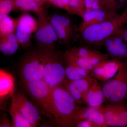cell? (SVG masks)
<instances>
[{
    "mask_svg": "<svg viewBox=\"0 0 127 127\" xmlns=\"http://www.w3.org/2000/svg\"><path fill=\"white\" fill-rule=\"evenodd\" d=\"M11 99L32 127H36L39 125L41 119L40 113L25 94L22 92H15Z\"/></svg>",
    "mask_w": 127,
    "mask_h": 127,
    "instance_id": "cell-9",
    "label": "cell"
},
{
    "mask_svg": "<svg viewBox=\"0 0 127 127\" xmlns=\"http://www.w3.org/2000/svg\"><path fill=\"white\" fill-rule=\"evenodd\" d=\"M117 13L107 11L102 9L86 11L78 30L82 32L87 28L92 25L101 23L115 16Z\"/></svg>",
    "mask_w": 127,
    "mask_h": 127,
    "instance_id": "cell-13",
    "label": "cell"
},
{
    "mask_svg": "<svg viewBox=\"0 0 127 127\" xmlns=\"http://www.w3.org/2000/svg\"><path fill=\"white\" fill-rule=\"evenodd\" d=\"M10 113L13 127H32L31 124L23 116L14 101L12 99Z\"/></svg>",
    "mask_w": 127,
    "mask_h": 127,
    "instance_id": "cell-21",
    "label": "cell"
},
{
    "mask_svg": "<svg viewBox=\"0 0 127 127\" xmlns=\"http://www.w3.org/2000/svg\"><path fill=\"white\" fill-rule=\"evenodd\" d=\"M68 1L74 13L82 18L86 11L85 0H68Z\"/></svg>",
    "mask_w": 127,
    "mask_h": 127,
    "instance_id": "cell-24",
    "label": "cell"
},
{
    "mask_svg": "<svg viewBox=\"0 0 127 127\" xmlns=\"http://www.w3.org/2000/svg\"><path fill=\"white\" fill-rule=\"evenodd\" d=\"M15 7L22 10L32 11L38 13H42L40 4L34 0H13Z\"/></svg>",
    "mask_w": 127,
    "mask_h": 127,
    "instance_id": "cell-23",
    "label": "cell"
},
{
    "mask_svg": "<svg viewBox=\"0 0 127 127\" xmlns=\"http://www.w3.org/2000/svg\"><path fill=\"white\" fill-rule=\"evenodd\" d=\"M53 51L40 49L25 57L19 70L22 84L43 79L44 68Z\"/></svg>",
    "mask_w": 127,
    "mask_h": 127,
    "instance_id": "cell-3",
    "label": "cell"
},
{
    "mask_svg": "<svg viewBox=\"0 0 127 127\" xmlns=\"http://www.w3.org/2000/svg\"><path fill=\"white\" fill-rule=\"evenodd\" d=\"M37 28L35 32L36 40L41 49L54 51V46L58 37L51 23L43 13L39 14Z\"/></svg>",
    "mask_w": 127,
    "mask_h": 127,
    "instance_id": "cell-7",
    "label": "cell"
},
{
    "mask_svg": "<svg viewBox=\"0 0 127 127\" xmlns=\"http://www.w3.org/2000/svg\"><path fill=\"white\" fill-rule=\"evenodd\" d=\"M116 34L120 35L127 43V26L126 25L123 26Z\"/></svg>",
    "mask_w": 127,
    "mask_h": 127,
    "instance_id": "cell-30",
    "label": "cell"
},
{
    "mask_svg": "<svg viewBox=\"0 0 127 127\" xmlns=\"http://www.w3.org/2000/svg\"><path fill=\"white\" fill-rule=\"evenodd\" d=\"M14 7L15 5L13 0H1L0 16L8 15Z\"/></svg>",
    "mask_w": 127,
    "mask_h": 127,
    "instance_id": "cell-25",
    "label": "cell"
},
{
    "mask_svg": "<svg viewBox=\"0 0 127 127\" xmlns=\"http://www.w3.org/2000/svg\"><path fill=\"white\" fill-rule=\"evenodd\" d=\"M17 20L15 21L8 15L0 16V36L14 32Z\"/></svg>",
    "mask_w": 127,
    "mask_h": 127,
    "instance_id": "cell-22",
    "label": "cell"
},
{
    "mask_svg": "<svg viewBox=\"0 0 127 127\" xmlns=\"http://www.w3.org/2000/svg\"><path fill=\"white\" fill-rule=\"evenodd\" d=\"M124 63H125V66H126V69H127V60H126V61L125 62H124Z\"/></svg>",
    "mask_w": 127,
    "mask_h": 127,
    "instance_id": "cell-33",
    "label": "cell"
},
{
    "mask_svg": "<svg viewBox=\"0 0 127 127\" xmlns=\"http://www.w3.org/2000/svg\"><path fill=\"white\" fill-rule=\"evenodd\" d=\"M0 127H12V123L9 120L7 116L4 114L1 118L0 122Z\"/></svg>",
    "mask_w": 127,
    "mask_h": 127,
    "instance_id": "cell-28",
    "label": "cell"
},
{
    "mask_svg": "<svg viewBox=\"0 0 127 127\" xmlns=\"http://www.w3.org/2000/svg\"></svg>",
    "mask_w": 127,
    "mask_h": 127,
    "instance_id": "cell-34",
    "label": "cell"
},
{
    "mask_svg": "<svg viewBox=\"0 0 127 127\" xmlns=\"http://www.w3.org/2000/svg\"><path fill=\"white\" fill-rule=\"evenodd\" d=\"M52 119L57 127H75V119L80 107L63 85L52 89Z\"/></svg>",
    "mask_w": 127,
    "mask_h": 127,
    "instance_id": "cell-1",
    "label": "cell"
},
{
    "mask_svg": "<svg viewBox=\"0 0 127 127\" xmlns=\"http://www.w3.org/2000/svg\"><path fill=\"white\" fill-rule=\"evenodd\" d=\"M85 119L93 123L96 127H107L103 114L99 108L80 107L75 116V127L79 121Z\"/></svg>",
    "mask_w": 127,
    "mask_h": 127,
    "instance_id": "cell-14",
    "label": "cell"
},
{
    "mask_svg": "<svg viewBox=\"0 0 127 127\" xmlns=\"http://www.w3.org/2000/svg\"><path fill=\"white\" fill-rule=\"evenodd\" d=\"M70 50L78 56L90 60H96L102 61L109 58L108 55L87 46L74 47Z\"/></svg>",
    "mask_w": 127,
    "mask_h": 127,
    "instance_id": "cell-20",
    "label": "cell"
},
{
    "mask_svg": "<svg viewBox=\"0 0 127 127\" xmlns=\"http://www.w3.org/2000/svg\"><path fill=\"white\" fill-rule=\"evenodd\" d=\"M101 3L104 10L117 13L119 8L117 0H101Z\"/></svg>",
    "mask_w": 127,
    "mask_h": 127,
    "instance_id": "cell-26",
    "label": "cell"
},
{
    "mask_svg": "<svg viewBox=\"0 0 127 127\" xmlns=\"http://www.w3.org/2000/svg\"><path fill=\"white\" fill-rule=\"evenodd\" d=\"M32 99L46 115L52 117V89L43 79L22 84Z\"/></svg>",
    "mask_w": 127,
    "mask_h": 127,
    "instance_id": "cell-5",
    "label": "cell"
},
{
    "mask_svg": "<svg viewBox=\"0 0 127 127\" xmlns=\"http://www.w3.org/2000/svg\"><path fill=\"white\" fill-rule=\"evenodd\" d=\"M105 101L110 103L127 102V71L125 63L121 62L115 78L102 87Z\"/></svg>",
    "mask_w": 127,
    "mask_h": 127,
    "instance_id": "cell-4",
    "label": "cell"
},
{
    "mask_svg": "<svg viewBox=\"0 0 127 127\" xmlns=\"http://www.w3.org/2000/svg\"><path fill=\"white\" fill-rule=\"evenodd\" d=\"M34 0L40 4V2H42V1H44L47 0Z\"/></svg>",
    "mask_w": 127,
    "mask_h": 127,
    "instance_id": "cell-32",
    "label": "cell"
},
{
    "mask_svg": "<svg viewBox=\"0 0 127 127\" xmlns=\"http://www.w3.org/2000/svg\"><path fill=\"white\" fill-rule=\"evenodd\" d=\"M56 6L66 10L70 13L75 14L70 6L68 0H50Z\"/></svg>",
    "mask_w": 127,
    "mask_h": 127,
    "instance_id": "cell-27",
    "label": "cell"
},
{
    "mask_svg": "<svg viewBox=\"0 0 127 127\" xmlns=\"http://www.w3.org/2000/svg\"><path fill=\"white\" fill-rule=\"evenodd\" d=\"M127 24V7L121 14L101 23L90 26L81 32L83 40L91 45L104 43Z\"/></svg>",
    "mask_w": 127,
    "mask_h": 127,
    "instance_id": "cell-2",
    "label": "cell"
},
{
    "mask_svg": "<svg viewBox=\"0 0 127 127\" xmlns=\"http://www.w3.org/2000/svg\"><path fill=\"white\" fill-rule=\"evenodd\" d=\"M116 37H110L105 42L107 50L110 54L117 57H127V43L119 34H114Z\"/></svg>",
    "mask_w": 127,
    "mask_h": 127,
    "instance_id": "cell-17",
    "label": "cell"
},
{
    "mask_svg": "<svg viewBox=\"0 0 127 127\" xmlns=\"http://www.w3.org/2000/svg\"><path fill=\"white\" fill-rule=\"evenodd\" d=\"M58 40L63 43H68L74 34V27L70 20L66 17L55 14L50 20Z\"/></svg>",
    "mask_w": 127,
    "mask_h": 127,
    "instance_id": "cell-11",
    "label": "cell"
},
{
    "mask_svg": "<svg viewBox=\"0 0 127 127\" xmlns=\"http://www.w3.org/2000/svg\"><path fill=\"white\" fill-rule=\"evenodd\" d=\"M96 80L89 75L76 81H70L66 79L63 85L78 103L83 102L84 96Z\"/></svg>",
    "mask_w": 127,
    "mask_h": 127,
    "instance_id": "cell-10",
    "label": "cell"
},
{
    "mask_svg": "<svg viewBox=\"0 0 127 127\" xmlns=\"http://www.w3.org/2000/svg\"><path fill=\"white\" fill-rule=\"evenodd\" d=\"M37 26V22L29 14H23L18 18L15 34L20 45L25 47L30 44L32 35L36 31Z\"/></svg>",
    "mask_w": 127,
    "mask_h": 127,
    "instance_id": "cell-8",
    "label": "cell"
},
{
    "mask_svg": "<svg viewBox=\"0 0 127 127\" xmlns=\"http://www.w3.org/2000/svg\"><path fill=\"white\" fill-rule=\"evenodd\" d=\"M121 63L117 59L104 60L94 67L90 75L97 81H107L117 73Z\"/></svg>",
    "mask_w": 127,
    "mask_h": 127,
    "instance_id": "cell-12",
    "label": "cell"
},
{
    "mask_svg": "<svg viewBox=\"0 0 127 127\" xmlns=\"http://www.w3.org/2000/svg\"><path fill=\"white\" fill-rule=\"evenodd\" d=\"M75 127H96L93 123L87 120H83L79 121L76 124Z\"/></svg>",
    "mask_w": 127,
    "mask_h": 127,
    "instance_id": "cell-29",
    "label": "cell"
},
{
    "mask_svg": "<svg viewBox=\"0 0 127 127\" xmlns=\"http://www.w3.org/2000/svg\"><path fill=\"white\" fill-rule=\"evenodd\" d=\"M104 101L102 87L100 86L96 80L84 96L83 102L88 106L98 108L102 106Z\"/></svg>",
    "mask_w": 127,
    "mask_h": 127,
    "instance_id": "cell-16",
    "label": "cell"
},
{
    "mask_svg": "<svg viewBox=\"0 0 127 127\" xmlns=\"http://www.w3.org/2000/svg\"><path fill=\"white\" fill-rule=\"evenodd\" d=\"M19 45L14 32L0 36V50L4 55L11 56L14 55L18 50Z\"/></svg>",
    "mask_w": 127,
    "mask_h": 127,
    "instance_id": "cell-19",
    "label": "cell"
},
{
    "mask_svg": "<svg viewBox=\"0 0 127 127\" xmlns=\"http://www.w3.org/2000/svg\"><path fill=\"white\" fill-rule=\"evenodd\" d=\"M15 80L11 73L1 68L0 70V104L6 98L11 96L15 92Z\"/></svg>",
    "mask_w": 127,
    "mask_h": 127,
    "instance_id": "cell-15",
    "label": "cell"
},
{
    "mask_svg": "<svg viewBox=\"0 0 127 127\" xmlns=\"http://www.w3.org/2000/svg\"><path fill=\"white\" fill-rule=\"evenodd\" d=\"M64 56L66 79L76 81L90 75V71L80 67L67 58Z\"/></svg>",
    "mask_w": 127,
    "mask_h": 127,
    "instance_id": "cell-18",
    "label": "cell"
},
{
    "mask_svg": "<svg viewBox=\"0 0 127 127\" xmlns=\"http://www.w3.org/2000/svg\"><path fill=\"white\" fill-rule=\"evenodd\" d=\"M119 7L124 5L127 2V0H117Z\"/></svg>",
    "mask_w": 127,
    "mask_h": 127,
    "instance_id": "cell-31",
    "label": "cell"
},
{
    "mask_svg": "<svg viewBox=\"0 0 127 127\" xmlns=\"http://www.w3.org/2000/svg\"><path fill=\"white\" fill-rule=\"evenodd\" d=\"M43 79L51 89L63 84L66 79L64 55L52 52L44 68Z\"/></svg>",
    "mask_w": 127,
    "mask_h": 127,
    "instance_id": "cell-6",
    "label": "cell"
}]
</instances>
